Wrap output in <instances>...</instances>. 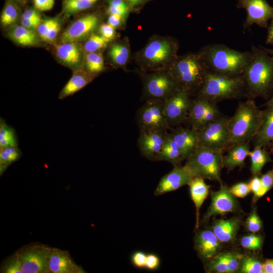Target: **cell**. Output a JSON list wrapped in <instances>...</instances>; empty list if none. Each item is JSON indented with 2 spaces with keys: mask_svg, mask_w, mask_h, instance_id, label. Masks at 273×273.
<instances>
[{
  "mask_svg": "<svg viewBox=\"0 0 273 273\" xmlns=\"http://www.w3.org/2000/svg\"><path fill=\"white\" fill-rule=\"evenodd\" d=\"M251 59L242 75L246 97L268 98L273 91V57L263 48L253 46Z\"/></svg>",
  "mask_w": 273,
  "mask_h": 273,
  "instance_id": "obj_1",
  "label": "cell"
},
{
  "mask_svg": "<svg viewBox=\"0 0 273 273\" xmlns=\"http://www.w3.org/2000/svg\"><path fill=\"white\" fill-rule=\"evenodd\" d=\"M207 71L228 76L242 75L251 59V52H240L223 44H210L199 52Z\"/></svg>",
  "mask_w": 273,
  "mask_h": 273,
  "instance_id": "obj_2",
  "label": "cell"
},
{
  "mask_svg": "<svg viewBox=\"0 0 273 273\" xmlns=\"http://www.w3.org/2000/svg\"><path fill=\"white\" fill-rule=\"evenodd\" d=\"M262 120V110L252 99L239 103L232 117L229 118V148L235 144L251 141Z\"/></svg>",
  "mask_w": 273,
  "mask_h": 273,
  "instance_id": "obj_3",
  "label": "cell"
},
{
  "mask_svg": "<svg viewBox=\"0 0 273 273\" xmlns=\"http://www.w3.org/2000/svg\"><path fill=\"white\" fill-rule=\"evenodd\" d=\"M196 96L215 103L246 97L243 75L228 76L207 71Z\"/></svg>",
  "mask_w": 273,
  "mask_h": 273,
  "instance_id": "obj_4",
  "label": "cell"
},
{
  "mask_svg": "<svg viewBox=\"0 0 273 273\" xmlns=\"http://www.w3.org/2000/svg\"><path fill=\"white\" fill-rule=\"evenodd\" d=\"M179 87L191 95L201 88L207 70L199 53L190 54L177 57L167 68Z\"/></svg>",
  "mask_w": 273,
  "mask_h": 273,
  "instance_id": "obj_5",
  "label": "cell"
},
{
  "mask_svg": "<svg viewBox=\"0 0 273 273\" xmlns=\"http://www.w3.org/2000/svg\"><path fill=\"white\" fill-rule=\"evenodd\" d=\"M177 45L168 38L152 39L141 51L140 61L145 69L161 71L167 69L175 61Z\"/></svg>",
  "mask_w": 273,
  "mask_h": 273,
  "instance_id": "obj_6",
  "label": "cell"
},
{
  "mask_svg": "<svg viewBox=\"0 0 273 273\" xmlns=\"http://www.w3.org/2000/svg\"><path fill=\"white\" fill-rule=\"evenodd\" d=\"M223 152L199 146L187 159L185 164L196 176L222 184L220 174Z\"/></svg>",
  "mask_w": 273,
  "mask_h": 273,
  "instance_id": "obj_7",
  "label": "cell"
},
{
  "mask_svg": "<svg viewBox=\"0 0 273 273\" xmlns=\"http://www.w3.org/2000/svg\"><path fill=\"white\" fill-rule=\"evenodd\" d=\"M229 118L221 116L198 130L199 146L224 152L229 148Z\"/></svg>",
  "mask_w": 273,
  "mask_h": 273,
  "instance_id": "obj_8",
  "label": "cell"
},
{
  "mask_svg": "<svg viewBox=\"0 0 273 273\" xmlns=\"http://www.w3.org/2000/svg\"><path fill=\"white\" fill-rule=\"evenodd\" d=\"M140 131H167L170 128L164 113V100H148L137 111Z\"/></svg>",
  "mask_w": 273,
  "mask_h": 273,
  "instance_id": "obj_9",
  "label": "cell"
},
{
  "mask_svg": "<svg viewBox=\"0 0 273 273\" xmlns=\"http://www.w3.org/2000/svg\"><path fill=\"white\" fill-rule=\"evenodd\" d=\"M51 247L40 244L24 247L16 253L23 273H50L49 258Z\"/></svg>",
  "mask_w": 273,
  "mask_h": 273,
  "instance_id": "obj_10",
  "label": "cell"
},
{
  "mask_svg": "<svg viewBox=\"0 0 273 273\" xmlns=\"http://www.w3.org/2000/svg\"><path fill=\"white\" fill-rule=\"evenodd\" d=\"M190 96L187 90L179 87L164 100V113L170 128L186 120L192 102Z\"/></svg>",
  "mask_w": 273,
  "mask_h": 273,
  "instance_id": "obj_11",
  "label": "cell"
},
{
  "mask_svg": "<svg viewBox=\"0 0 273 273\" xmlns=\"http://www.w3.org/2000/svg\"><path fill=\"white\" fill-rule=\"evenodd\" d=\"M179 86L166 70L158 71L144 78V89L149 99L164 100L171 96Z\"/></svg>",
  "mask_w": 273,
  "mask_h": 273,
  "instance_id": "obj_12",
  "label": "cell"
},
{
  "mask_svg": "<svg viewBox=\"0 0 273 273\" xmlns=\"http://www.w3.org/2000/svg\"><path fill=\"white\" fill-rule=\"evenodd\" d=\"M237 7L244 9L247 17L243 24L244 28H248L253 24L260 27H268V22L273 18V7L266 0H237Z\"/></svg>",
  "mask_w": 273,
  "mask_h": 273,
  "instance_id": "obj_13",
  "label": "cell"
},
{
  "mask_svg": "<svg viewBox=\"0 0 273 273\" xmlns=\"http://www.w3.org/2000/svg\"><path fill=\"white\" fill-rule=\"evenodd\" d=\"M196 175L186 165L174 166L168 173L163 176L158 184L154 195L156 196L173 192L189 185Z\"/></svg>",
  "mask_w": 273,
  "mask_h": 273,
  "instance_id": "obj_14",
  "label": "cell"
},
{
  "mask_svg": "<svg viewBox=\"0 0 273 273\" xmlns=\"http://www.w3.org/2000/svg\"><path fill=\"white\" fill-rule=\"evenodd\" d=\"M238 207L235 196L231 193L229 188L221 184L219 190L212 192L211 204L203 220L205 221L212 216L234 212Z\"/></svg>",
  "mask_w": 273,
  "mask_h": 273,
  "instance_id": "obj_15",
  "label": "cell"
},
{
  "mask_svg": "<svg viewBox=\"0 0 273 273\" xmlns=\"http://www.w3.org/2000/svg\"><path fill=\"white\" fill-rule=\"evenodd\" d=\"M168 132L167 131H140L138 147L147 159L157 161Z\"/></svg>",
  "mask_w": 273,
  "mask_h": 273,
  "instance_id": "obj_16",
  "label": "cell"
},
{
  "mask_svg": "<svg viewBox=\"0 0 273 273\" xmlns=\"http://www.w3.org/2000/svg\"><path fill=\"white\" fill-rule=\"evenodd\" d=\"M197 230L194 242L198 256L203 261L211 259L219 253L221 242L212 230Z\"/></svg>",
  "mask_w": 273,
  "mask_h": 273,
  "instance_id": "obj_17",
  "label": "cell"
},
{
  "mask_svg": "<svg viewBox=\"0 0 273 273\" xmlns=\"http://www.w3.org/2000/svg\"><path fill=\"white\" fill-rule=\"evenodd\" d=\"M98 18L93 14L84 16L69 26L62 33V42H74L83 40L97 27Z\"/></svg>",
  "mask_w": 273,
  "mask_h": 273,
  "instance_id": "obj_18",
  "label": "cell"
},
{
  "mask_svg": "<svg viewBox=\"0 0 273 273\" xmlns=\"http://www.w3.org/2000/svg\"><path fill=\"white\" fill-rule=\"evenodd\" d=\"M50 273H84L82 267L77 264L66 250L51 248L49 258Z\"/></svg>",
  "mask_w": 273,
  "mask_h": 273,
  "instance_id": "obj_19",
  "label": "cell"
},
{
  "mask_svg": "<svg viewBox=\"0 0 273 273\" xmlns=\"http://www.w3.org/2000/svg\"><path fill=\"white\" fill-rule=\"evenodd\" d=\"M170 134L181 151L185 160L199 147L197 130L178 126L172 129Z\"/></svg>",
  "mask_w": 273,
  "mask_h": 273,
  "instance_id": "obj_20",
  "label": "cell"
},
{
  "mask_svg": "<svg viewBox=\"0 0 273 273\" xmlns=\"http://www.w3.org/2000/svg\"><path fill=\"white\" fill-rule=\"evenodd\" d=\"M56 53L58 58L66 66L75 71L80 69L83 52L76 41L64 42L57 46Z\"/></svg>",
  "mask_w": 273,
  "mask_h": 273,
  "instance_id": "obj_21",
  "label": "cell"
},
{
  "mask_svg": "<svg viewBox=\"0 0 273 273\" xmlns=\"http://www.w3.org/2000/svg\"><path fill=\"white\" fill-rule=\"evenodd\" d=\"M241 224L239 217H233L228 219H215L212 226L213 232L221 243L233 242L237 235Z\"/></svg>",
  "mask_w": 273,
  "mask_h": 273,
  "instance_id": "obj_22",
  "label": "cell"
},
{
  "mask_svg": "<svg viewBox=\"0 0 273 273\" xmlns=\"http://www.w3.org/2000/svg\"><path fill=\"white\" fill-rule=\"evenodd\" d=\"M250 142H245L231 146L227 154L223 156V167L231 171L237 167L241 169L245 166V160L249 156Z\"/></svg>",
  "mask_w": 273,
  "mask_h": 273,
  "instance_id": "obj_23",
  "label": "cell"
},
{
  "mask_svg": "<svg viewBox=\"0 0 273 273\" xmlns=\"http://www.w3.org/2000/svg\"><path fill=\"white\" fill-rule=\"evenodd\" d=\"M266 107V109L262 110L261 124L252 140L254 147H267L273 136V106Z\"/></svg>",
  "mask_w": 273,
  "mask_h": 273,
  "instance_id": "obj_24",
  "label": "cell"
},
{
  "mask_svg": "<svg viewBox=\"0 0 273 273\" xmlns=\"http://www.w3.org/2000/svg\"><path fill=\"white\" fill-rule=\"evenodd\" d=\"M188 186L196 208V229L197 230L199 226L200 209L208 195L210 186L206 184L204 178L198 176L194 177Z\"/></svg>",
  "mask_w": 273,
  "mask_h": 273,
  "instance_id": "obj_25",
  "label": "cell"
},
{
  "mask_svg": "<svg viewBox=\"0 0 273 273\" xmlns=\"http://www.w3.org/2000/svg\"><path fill=\"white\" fill-rule=\"evenodd\" d=\"M213 103H215L198 96L192 100L186 119L190 125L191 128L197 130L201 128L202 121L207 111Z\"/></svg>",
  "mask_w": 273,
  "mask_h": 273,
  "instance_id": "obj_26",
  "label": "cell"
},
{
  "mask_svg": "<svg viewBox=\"0 0 273 273\" xmlns=\"http://www.w3.org/2000/svg\"><path fill=\"white\" fill-rule=\"evenodd\" d=\"M95 78V76L86 71H76L61 91L59 99H63L80 90Z\"/></svg>",
  "mask_w": 273,
  "mask_h": 273,
  "instance_id": "obj_27",
  "label": "cell"
},
{
  "mask_svg": "<svg viewBox=\"0 0 273 273\" xmlns=\"http://www.w3.org/2000/svg\"><path fill=\"white\" fill-rule=\"evenodd\" d=\"M184 160L178 146L170 133H168L162 149L158 156L157 161H167L174 166L180 165V163Z\"/></svg>",
  "mask_w": 273,
  "mask_h": 273,
  "instance_id": "obj_28",
  "label": "cell"
},
{
  "mask_svg": "<svg viewBox=\"0 0 273 273\" xmlns=\"http://www.w3.org/2000/svg\"><path fill=\"white\" fill-rule=\"evenodd\" d=\"M251 160V172L253 175L259 176L264 165L269 162H272L270 154L266 148L255 147L249 154Z\"/></svg>",
  "mask_w": 273,
  "mask_h": 273,
  "instance_id": "obj_29",
  "label": "cell"
},
{
  "mask_svg": "<svg viewBox=\"0 0 273 273\" xmlns=\"http://www.w3.org/2000/svg\"><path fill=\"white\" fill-rule=\"evenodd\" d=\"M9 35L14 41L23 46H34L38 42L35 32L22 25L12 28Z\"/></svg>",
  "mask_w": 273,
  "mask_h": 273,
  "instance_id": "obj_30",
  "label": "cell"
},
{
  "mask_svg": "<svg viewBox=\"0 0 273 273\" xmlns=\"http://www.w3.org/2000/svg\"><path fill=\"white\" fill-rule=\"evenodd\" d=\"M22 152L18 146L0 148V174L2 175L12 164L18 161Z\"/></svg>",
  "mask_w": 273,
  "mask_h": 273,
  "instance_id": "obj_31",
  "label": "cell"
},
{
  "mask_svg": "<svg viewBox=\"0 0 273 273\" xmlns=\"http://www.w3.org/2000/svg\"><path fill=\"white\" fill-rule=\"evenodd\" d=\"M19 142L14 128L7 123L6 120L0 118V148L18 146Z\"/></svg>",
  "mask_w": 273,
  "mask_h": 273,
  "instance_id": "obj_32",
  "label": "cell"
},
{
  "mask_svg": "<svg viewBox=\"0 0 273 273\" xmlns=\"http://www.w3.org/2000/svg\"><path fill=\"white\" fill-rule=\"evenodd\" d=\"M86 72L95 76L104 69V59L99 53H88L84 58Z\"/></svg>",
  "mask_w": 273,
  "mask_h": 273,
  "instance_id": "obj_33",
  "label": "cell"
},
{
  "mask_svg": "<svg viewBox=\"0 0 273 273\" xmlns=\"http://www.w3.org/2000/svg\"><path fill=\"white\" fill-rule=\"evenodd\" d=\"M230 252L219 253L211 259L208 269L218 273H229Z\"/></svg>",
  "mask_w": 273,
  "mask_h": 273,
  "instance_id": "obj_34",
  "label": "cell"
},
{
  "mask_svg": "<svg viewBox=\"0 0 273 273\" xmlns=\"http://www.w3.org/2000/svg\"><path fill=\"white\" fill-rule=\"evenodd\" d=\"M262 263L253 256L243 255L242 257L239 271L242 273L262 272Z\"/></svg>",
  "mask_w": 273,
  "mask_h": 273,
  "instance_id": "obj_35",
  "label": "cell"
},
{
  "mask_svg": "<svg viewBox=\"0 0 273 273\" xmlns=\"http://www.w3.org/2000/svg\"><path fill=\"white\" fill-rule=\"evenodd\" d=\"M109 54L115 63L119 66H123L128 60L129 50L124 44L116 43L110 49Z\"/></svg>",
  "mask_w": 273,
  "mask_h": 273,
  "instance_id": "obj_36",
  "label": "cell"
},
{
  "mask_svg": "<svg viewBox=\"0 0 273 273\" xmlns=\"http://www.w3.org/2000/svg\"><path fill=\"white\" fill-rule=\"evenodd\" d=\"M93 3L88 0H65L63 3V11L67 15H71L84 10L92 6Z\"/></svg>",
  "mask_w": 273,
  "mask_h": 273,
  "instance_id": "obj_37",
  "label": "cell"
},
{
  "mask_svg": "<svg viewBox=\"0 0 273 273\" xmlns=\"http://www.w3.org/2000/svg\"><path fill=\"white\" fill-rule=\"evenodd\" d=\"M2 273H23L20 259L15 253L5 260L1 267Z\"/></svg>",
  "mask_w": 273,
  "mask_h": 273,
  "instance_id": "obj_38",
  "label": "cell"
},
{
  "mask_svg": "<svg viewBox=\"0 0 273 273\" xmlns=\"http://www.w3.org/2000/svg\"><path fill=\"white\" fill-rule=\"evenodd\" d=\"M263 243L262 237L254 233L241 238L240 244L244 248L249 250H258L261 249Z\"/></svg>",
  "mask_w": 273,
  "mask_h": 273,
  "instance_id": "obj_39",
  "label": "cell"
},
{
  "mask_svg": "<svg viewBox=\"0 0 273 273\" xmlns=\"http://www.w3.org/2000/svg\"><path fill=\"white\" fill-rule=\"evenodd\" d=\"M108 41L102 35H92L85 43L84 49L87 53L96 52L105 47Z\"/></svg>",
  "mask_w": 273,
  "mask_h": 273,
  "instance_id": "obj_40",
  "label": "cell"
},
{
  "mask_svg": "<svg viewBox=\"0 0 273 273\" xmlns=\"http://www.w3.org/2000/svg\"><path fill=\"white\" fill-rule=\"evenodd\" d=\"M18 11L16 6L9 3L4 8L1 18L2 24L7 26L14 24L17 20Z\"/></svg>",
  "mask_w": 273,
  "mask_h": 273,
  "instance_id": "obj_41",
  "label": "cell"
},
{
  "mask_svg": "<svg viewBox=\"0 0 273 273\" xmlns=\"http://www.w3.org/2000/svg\"><path fill=\"white\" fill-rule=\"evenodd\" d=\"M261 189L256 197L253 199L255 203L260 198L264 196L273 187V167L260 177Z\"/></svg>",
  "mask_w": 273,
  "mask_h": 273,
  "instance_id": "obj_42",
  "label": "cell"
},
{
  "mask_svg": "<svg viewBox=\"0 0 273 273\" xmlns=\"http://www.w3.org/2000/svg\"><path fill=\"white\" fill-rule=\"evenodd\" d=\"M245 226L247 231L252 233L259 232L262 228V221L255 210L247 218Z\"/></svg>",
  "mask_w": 273,
  "mask_h": 273,
  "instance_id": "obj_43",
  "label": "cell"
},
{
  "mask_svg": "<svg viewBox=\"0 0 273 273\" xmlns=\"http://www.w3.org/2000/svg\"><path fill=\"white\" fill-rule=\"evenodd\" d=\"M231 193L236 197L243 198L251 192L248 184L244 182L237 183L229 188Z\"/></svg>",
  "mask_w": 273,
  "mask_h": 273,
  "instance_id": "obj_44",
  "label": "cell"
},
{
  "mask_svg": "<svg viewBox=\"0 0 273 273\" xmlns=\"http://www.w3.org/2000/svg\"><path fill=\"white\" fill-rule=\"evenodd\" d=\"M243 255L237 252H230L229 258V273L239 271L240 261Z\"/></svg>",
  "mask_w": 273,
  "mask_h": 273,
  "instance_id": "obj_45",
  "label": "cell"
},
{
  "mask_svg": "<svg viewBox=\"0 0 273 273\" xmlns=\"http://www.w3.org/2000/svg\"><path fill=\"white\" fill-rule=\"evenodd\" d=\"M147 254L141 251L134 252L131 255V260L133 265L138 268H145Z\"/></svg>",
  "mask_w": 273,
  "mask_h": 273,
  "instance_id": "obj_46",
  "label": "cell"
},
{
  "mask_svg": "<svg viewBox=\"0 0 273 273\" xmlns=\"http://www.w3.org/2000/svg\"><path fill=\"white\" fill-rule=\"evenodd\" d=\"M160 260L159 257L153 253L147 254L145 268L150 270H155L160 266Z\"/></svg>",
  "mask_w": 273,
  "mask_h": 273,
  "instance_id": "obj_47",
  "label": "cell"
},
{
  "mask_svg": "<svg viewBox=\"0 0 273 273\" xmlns=\"http://www.w3.org/2000/svg\"><path fill=\"white\" fill-rule=\"evenodd\" d=\"M55 19H47L41 22L37 28L39 36L44 40Z\"/></svg>",
  "mask_w": 273,
  "mask_h": 273,
  "instance_id": "obj_48",
  "label": "cell"
},
{
  "mask_svg": "<svg viewBox=\"0 0 273 273\" xmlns=\"http://www.w3.org/2000/svg\"><path fill=\"white\" fill-rule=\"evenodd\" d=\"M101 35L108 41L112 39L115 36V27L109 24H104L100 28Z\"/></svg>",
  "mask_w": 273,
  "mask_h": 273,
  "instance_id": "obj_49",
  "label": "cell"
},
{
  "mask_svg": "<svg viewBox=\"0 0 273 273\" xmlns=\"http://www.w3.org/2000/svg\"><path fill=\"white\" fill-rule=\"evenodd\" d=\"M60 22L58 20L55 19L44 40L49 42L54 40L60 30Z\"/></svg>",
  "mask_w": 273,
  "mask_h": 273,
  "instance_id": "obj_50",
  "label": "cell"
},
{
  "mask_svg": "<svg viewBox=\"0 0 273 273\" xmlns=\"http://www.w3.org/2000/svg\"><path fill=\"white\" fill-rule=\"evenodd\" d=\"M248 185L251 192L253 193V199L256 197L261 190V183L260 177L259 176H253L249 181Z\"/></svg>",
  "mask_w": 273,
  "mask_h": 273,
  "instance_id": "obj_51",
  "label": "cell"
},
{
  "mask_svg": "<svg viewBox=\"0 0 273 273\" xmlns=\"http://www.w3.org/2000/svg\"><path fill=\"white\" fill-rule=\"evenodd\" d=\"M55 3V0H34V6L37 9L41 11L51 10Z\"/></svg>",
  "mask_w": 273,
  "mask_h": 273,
  "instance_id": "obj_52",
  "label": "cell"
},
{
  "mask_svg": "<svg viewBox=\"0 0 273 273\" xmlns=\"http://www.w3.org/2000/svg\"><path fill=\"white\" fill-rule=\"evenodd\" d=\"M41 19H22L21 23L22 26L30 29L37 28L41 23Z\"/></svg>",
  "mask_w": 273,
  "mask_h": 273,
  "instance_id": "obj_53",
  "label": "cell"
},
{
  "mask_svg": "<svg viewBox=\"0 0 273 273\" xmlns=\"http://www.w3.org/2000/svg\"><path fill=\"white\" fill-rule=\"evenodd\" d=\"M129 9L117 8L109 6L108 9L110 14H116L121 16L123 18L126 15Z\"/></svg>",
  "mask_w": 273,
  "mask_h": 273,
  "instance_id": "obj_54",
  "label": "cell"
},
{
  "mask_svg": "<svg viewBox=\"0 0 273 273\" xmlns=\"http://www.w3.org/2000/svg\"><path fill=\"white\" fill-rule=\"evenodd\" d=\"M22 19H40L39 13L33 9H28L26 10L22 15Z\"/></svg>",
  "mask_w": 273,
  "mask_h": 273,
  "instance_id": "obj_55",
  "label": "cell"
},
{
  "mask_svg": "<svg viewBox=\"0 0 273 273\" xmlns=\"http://www.w3.org/2000/svg\"><path fill=\"white\" fill-rule=\"evenodd\" d=\"M122 18L120 15L110 14L108 20V23L114 27H117L121 23Z\"/></svg>",
  "mask_w": 273,
  "mask_h": 273,
  "instance_id": "obj_56",
  "label": "cell"
},
{
  "mask_svg": "<svg viewBox=\"0 0 273 273\" xmlns=\"http://www.w3.org/2000/svg\"><path fill=\"white\" fill-rule=\"evenodd\" d=\"M263 273H273V259L266 260L262 264Z\"/></svg>",
  "mask_w": 273,
  "mask_h": 273,
  "instance_id": "obj_57",
  "label": "cell"
},
{
  "mask_svg": "<svg viewBox=\"0 0 273 273\" xmlns=\"http://www.w3.org/2000/svg\"><path fill=\"white\" fill-rule=\"evenodd\" d=\"M109 6L117 8L128 9V6L124 0H109Z\"/></svg>",
  "mask_w": 273,
  "mask_h": 273,
  "instance_id": "obj_58",
  "label": "cell"
},
{
  "mask_svg": "<svg viewBox=\"0 0 273 273\" xmlns=\"http://www.w3.org/2000/svg\"><path fill=\"white\" fill-rule=\"evenodd\" d=\"M266 43L273 44V18L271 19V22L268 27Z\"/></svg>",
  "mask_w": 273,
  "mask_h": 273,
  "instance_id": "obj_59",
  "label": "cell"
},
{
  "mask_svg": "<svg viewBox=\"0 0 273 273\" xmlns=\"http://www.w3.org/2000/svg\"><path fill=\"white\" fill-rule=\"evenodd\" d=\"M131 7L137 6L145 0H126Z\"/></svg>",
  "mask_w": 273,
  "mask_h": 273,
  "instance_id": "obj_60",
  "label": "cell"
},
{
  "mask_svg": "<svg viewBox=\"0 0 273 273\" xmlns=\"http://www.w3.org/2000/svg\"><path fill=\"white\" fill-rule=\"evenodd\" d=\"M265 106H273V91L269 100L264 105Z\"/></svg>",
  "mask_w": 273,
  "mask_h": 273,
  "instance_id": "obj_61",
  "label": "cell"
},
{
  "mask_svg": "<svg viewBox=\"0 0 273 273\" xmlns=\"http://www.w3.org/2000/svg\"><path fill=\"white\" fill-rule=\"evenodd\" d=\"M267 147L269 148L270 152L273 154V136L270 140Z\"/></svg>",
  "mask_w": 273,
  "mask_h": 273,
  "instance_id": "obj_62",
  "label": "cell"
},
{
  "mask_svg": "<svg viewBox=\"0 0 273 273\" xmlns=\"http://www.w3.org/2000/svg\"><path fill=\"white\" fill-rule=\"evenodd\" d=\"M265 50L271 56L273 57V50H269L266 49H265Z\"/></svg>",
  "mask_w": 273,
  "mask_h": 273,
  "instance_id": "obj_63",
  "label": "cell"
},
{
  "mask_svg": "<svg viewBox=\"0 0 273 273\" xmlns=\"http://www.w3.org/2000/svg\"><path fill=\"white\" fill-rule=\"evenodd\" d=\"M90 2H92L93 3L97 1L98 0H88Z\"/></svg>",
  "mask_w": 273,
  "mask_h": 273,
  "instance_id": "obj_64",
  "label": "cell"
}]
</instances>
